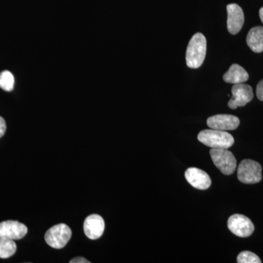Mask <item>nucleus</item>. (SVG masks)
Listing matches in <instances>:
<instances>
[{
	"instance_id": "7",
	"label": "nucleus",
	"mask_w": 263,
	"mask_h": 263,
	"mask_svg": "<svg viewBox=\"0 0 263 263\" xmlns=\"http://www.w3.org/2000/svg\"><path fill=\"white\" fill-rule=\"evenodd\" d=\"M232 95L233 97L228 103V106L231 109L245 106L254 98L252 88L245 84H234L232 88Z\"/></svg>"
},
{
	"instance_id": "8",
	"label": "nucleus",
	"mask_w": 263,
	"mask_h": 263,
	"mask_svg": "<svg viewBox=\"0 0 263 263\" xmlns=\"http://www.w3.org/2000/svg\"><path fill=\"white\" fill-rule=\"evenodd\" d=\"M240 120L238 117L228 114H219L209 117L207 120V125L210 129L217 130H235L238 127Z\"/></svg>"
},
{
	"instance_id": "17",
	"label": "nucleus",
	"mask_w": 263,
	"mask_h": 263,
	"mask_svg": "<svg viewBox=\"0 0 263 263\" xmlns=\"http://www.w3.org/2000/svg\"><path fill=\"white\" fill-rule=\"evenodd\" d=\"M238 263H261L262 261L257 254L249 251L240 252L237 257Z\"/></svg>"
},
{
	"instance_id": "16",
	"label": "nucleus",
	"mask_w": 263,
	"mask_h": 263,
	"mask_svg": "<svg viewBox=\"0 0 263 263\" xmlns=\"http://www.w3.org/2000/svg\"><path fill=\"white\" fill-rule=\"evenodd\" d=\"M15 80L10 71L0 72V88L6 91H11L14 88Z\"/></svg>"
},
{
	"instance_id": "21",
	"label": "nucleus",
	"mask_w": 263,
	"mask_h": 263,
	"mask_svg": "<svg viewBox=\"0 0 263 263\" xmlns=\"http://www.w3.org/2000/svg\"><path fill=\"white\" fill-rule=\"evenodd\" d=\"M259 17H260L261 21H262L263 24V7L259 10Z\"/></svg>"
},
{
	"instance_id": "18",
	"label": "nucleus",
	"mask_w": 263,
	"mask_h": 263,
	"mask_svg": "<svg viewBox=\"0 0 263 263\" xmlns=\"http://www.w3.org/2000/svg\"><path fill=\"white\" fill-rule=\"evenodd\" d=\"M256 93H257V98L260 101H263V79L262 81H259V84H257Z\"/></svg>"
},
{
	"instance_id": "10",
	"label": "nucleus",
	"mask_w": 263,
	"mask_h": 263,
	"mask_svg": "<svg viewBox=\"0 0 263 263\" xmlns=\"http://www.w3.org/2000/svg\"><path fill=\"white\" fill-rule=\"evenodd\" d=\"M228 10V29L230 34H236L240 32L245 23V14L239 5L230 4L227 6Z\"/></svg>"
},
{
	"instance_id": "11",
	"label": "nucleus",
	"mask_w": 263,
	"mask_h": 263,
	"mask_svg": "<svg viewBox=\"0 0 263 263\" xmlns=\"http://www.w3.org/2000/svg\"><path fill=\"white\" fill-rule=\"evenodd\" d=\"M85 235L89 239L96 240L103 235L105 230V221L101 216L91 214L85 219L84 223Z\"/></svg>"
},
{
	"instance_id": "3",
	"label": "nucleus",
	"mask_w": 263,
	"mask_h": 263,
	"mask_svg": "<svg viewBox=\"0 0 263 263\" xmlns=\"http://www.w3.org/2000/svg\"><path fill=\"white\" fill-rule=\"evenodd\" d=\"M210 155L213 162L223 174L228 176L235 172L237 167V161L230 151L227 148H212L210 151Z\"/></svg>"
},
{
	"instance_id": "19",
	"label": "nucleus",
	"mask_w": 263,
	"mask_h": 263,
	"mask_svg": "<svg viewBox=\"0 0 263 263\" xmlns=\"http://www.w3.org/2000/svg\"><path fill=\"white\" fill-rule=\"evenodd\" d=\"M6 131V123L3 117H0V138L4 136Z\"/></svg>"
},
{
	"instance_id": "6",
	"label": "nucleus",
	"mask_w": 263,
	"mask_h": 263,
	"mask_svg": "<svg viewBox=\"0 0 263 263\" xmlns=\"http://www.w3.org/2000/svg\"><path fill=\"white\" fill-rule=\"evenodd\" d=\"M228 229L233 234L240 238H247L252 235L254 226L248 217L241 214L230 216L228 221Z\"/></svg>"
},
{
	"instance_id": "9",
	"label": "nucleus",
	"mask_w": 263,
	"mask_h": 263,
	"mask_svg": "<svg viewBox=\"0 0 263 263\" xmlns=\"http://www.w3.org/2000/svg\"><path fill=\"white\" fill-rule=\"evenodd\" d=\"M25 224L17 221L8 220L0 223V237L10 240H20L27 235Z\"/></svg>"
},
{
	"instance_id": "1",
	"label": "nucleus",
	"mask_w": 263,
	"mask_h": 263,
	"mask_svg": "<svg viewBox=\"0 0 263 263\" xmlns=\"http://www.w3.org/2000/svg\"><path fill=\"white\" fill-rule=\"evenodd\" d=\"M207 42L202 33H196L190 40L186 52V65L190 68H199L206 55Z\"/></svg>"
},
{
	"instance_id": "5",
	"label": "nucleus",
	"mask_w": 263,
	"mask_h": 263,
	"mask_svg": "<svg viewBox=\"0 0 263 263\" xmlns=\"http://www.w3.org/2000/svg\"><path fill=\"white\" fill-rule=\"evenodd\" d=\"M72 236V231L67 224H59L46 232L45 240L53 249H62L67 245Z\"/></svg>"
},
{
	"instance_id": "14",
	"label": "nucleus",
	"mask_w": 263,
	"mask_h": 263,
	"mask_svg": "<svg viewBox=\"0 0 263 263\" xmlns=\"http://www.w3.org/2000/svg\"><path fill=\"white\" fill-rule=\"evenodd\" d=\"M247 45L254 53L263 51V27H255L251 29L247 37Z\"/></svg>"
},
{
	"instance_id": "20",
	"label": "nucleus",
	"mask_w": 263,
	"mask_h": 263,
	"mask_svg": "<svg viewBox=\"0 0 263 263\" xmlns=\"http://www.w3.org/2000/svg\"><path fill=\"white\" fill-rule=\"evenodd\" d=\"M70 263H89V261H88L87 259L84 258V257H76V258H74L71 259L70 261Z\"/></svg>"
},
{
	"instance_id": "4",
	"label": "nucleus",
	"mask_w": 263,
	"mask_h": 263,
	"mask_svg": "<svg viewBox=\"0 0 263 263\" xmlns=\"http://www.w3.org/2000/svg\"><path fill=\"white\" fill-rule=\"evenodd\" d=\"M238 179L246 184H254L262 180V167L256 161L245 160L238 167Z\"/></svg>"
},
{
	"instance_id": "12",
	"label": "nucleus",
	"mask_w": 263,
	"mask_h": 263,
	"mask_svg": "<svg viewBox=\"0 0 263 263\" xmlns=\"http://www.w3.org/2000/svg\"><path fill=\"white\" fill-rule=\"evenodd\" d=\"M185 178L190 185L197 190H205L212 185L210 176L205 171L196 167L186 170Z\"/></svg>"
},
{
	"instance_id": "15",
	"label": "nucleus",
	"mask_w": 263,
	"mask_h": 263,
	"mask_svg": "<svg viewBox=\"0 0 263 263\" xmlns=\"http://www.w3.org/2000/svg\"><path fill=\"white\" fill-rule=\"evenodd\" d=\"M16 249L14 240L0 237V258H9L15 253Z\"/></svg>"
},
{
	"instance_id": "13",
	"label": "nucleus",
	"mask_w": 263,
	"mask_h": 263,
	"mask_svg": "<svg viewBox=\"0 0 263 263\" xmlns=\"http://www.w3.org/2000/svg\"><path fill=\"white\" fill-rule=\"evenodd\" d=\"M249 74L241 66L234 64L231 65L228 72L223 76V79L229 84H243L249 80Z\"/></svg>"
},
{
	"instance_id": "2",
	"label": "nucleus",
	"mask_w": 263,
	"mask_h": 263,
	"mask_svg": "<svg viewBox=\"0 0 263 263\" xmlns=\"http://www.w3.org/2000/svg\"><path fill=\"white\" fill-rule=\"evenodd\" d=\"M198 141L212 148L221 149L230 148L234 144V138L228 132L217 129H205L199 133Z\"/></svg>"
}]
</instances>
